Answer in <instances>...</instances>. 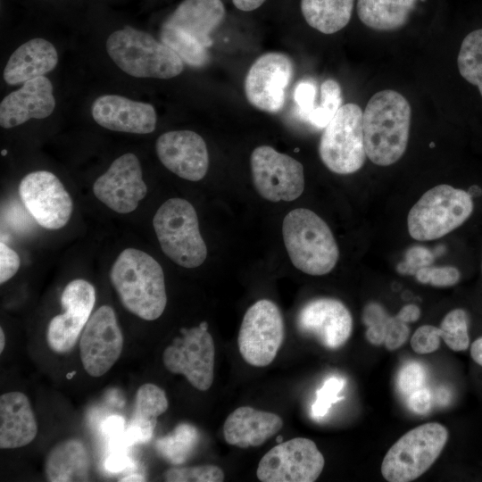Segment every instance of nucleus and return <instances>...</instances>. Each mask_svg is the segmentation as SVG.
Instances as JSON below:
<instances>
[{
	"label": "nucleus",
	"instance_id": "4468645a",
	"mask_svg": "<svg viewBox=\"0 0 482 482\" xmlns=\"http://www.w3.org/2000/svg\"><path fill=\"white\" fill-rule=\"evenodd\" d=\"M80 336L79 353L85 370L95 378L103 376L118 361L123 349V335L113 309L109 305L99 307Z\"/></svg>",
	"mask_w": 482,
	"mask_h": 482
},
{
	"label": "nucleus",
	"instance_id": "5fc2aeb1",
	"mask_svg": "<svg viewBox=\"0 0 482 482\" xmlns=\"http://www.w3.org/2000/svg\"><path fill=\"white\" fill-rule=\"evenodd\" d=\"M6 153H7V151H6V150H3V151H2V155H5V154H6Z\"/></svg>",
	"mask_w": 482,
	"mask_h": 482
},
{
	"label": "nucleus",
	"instance_id": "4be33fe9",
	"mask_svg": "<svg viewBox=\"0 0 482 482\" xmlns=\"http://www.w3.org/2000/svg\"><path fill=\"white\" fill-rule=\"evenodd\" d=\"M283 427L276 413L241 406L233 411L223 425L225 441L240 448L256 447L276 435Z\"/></svg>",
	"mask_w": 482,
	"mask_h": 482
},
{
	"label": "nucleus",
	"instance_id": "c85d7f7f",
	"mask_svg": "<svg viewBox=\"0 0 482 482\" xmlns=\"http://www.w3.org/2000/svg\"><path fill=\"white\" fill-rule=\"evenodd\" d=\"M354 0H301V12L309 26L323 34L344 29L351 20Z\"/></svg>",
	"mask_w": 482,
	"mask_h": 482
},
{
	"label": "nucleus",
	"instance_id": "39448f33",
	"mask_svg": "<svg viewBox=\"0 0 482 482\" xmlns=\"http://www.w3.org/2000/svg\"><path fill=\"white\" fill-rule=\"evenodd\" d=\"M153 225L162 252L176 264L196 268L207 256L194 206L183 198H170L155 212Z\"/></svg>",
	"mask_w": 482,
	"mask_h": 482
},
{
	"label": "nucleus",
	"instance_id": "20e7f679",
	"mask_svg": "<svg viewBox=\"0 0 482 482\" xmlns=\"http://www.w3.org/2000/svg\"><path fill=\"white\" fill-rule=\"evenodd\" d=\"M105 46L114 63L132 77L168 79L184 70V62L172 49L129 26L112 32Z\"/></svg>",
	"mask_w": 482,
	"mask_h": 482
},
{
	"label": "nucleus",
	"instance_id": "aec40b11",
	"mask_svg": "<svg viewBox=\"0 0 482 482\" xmlns=\"http://www.w3.org/2000/svg\"><path fill=\"white\" fill-rule=\"evenodd\" d=\"M95 121L107 129L133 134H149L155 129L156 112L150 104L118 95L97 97L91 107Z\"/></svg>",
	"mask_w": 482,
	"mask_h": 482
},
{
	"label": "nucleus",
	"instance_id": "58836bf2",
	"mask_svg": "<svg viewBox=\"0 0 482 482\" xmlns=\"http://www.w3.org/2000/svg\"><path fill=\"white\" fill-rule=\"evenodd\" d=\"M426 379V371L422 365L411 362L403 365L397 378V385L400 392L409 395L414 391L423 387Z\"/></svg>",
	"mask_w": 482,
	"mask_h": 482
},
{
	"label": "nucleus",
	"instance_id": "cd10ccee",
	"mask_svg": "<svg viewBox=\"0 0 482 482\" xmlns=\"http://www.w3.org/2000/svg\"><path fill=\"white\" fill-rule=\"evenodd\" d=\"M417 0H357V14L368 28L395 30L405 25Z\"/></svg>",
	"mask_w": 482,
	"mask_h": 482
},
{
	"label": "nucleus",
	"instance_id": "79ce46f5",
	"mask_svg": "<svg viewBox=\"0 0 482 482\" xmlns=\"http://www.w3.org/2000/svg\"><path fill=\"white\" fill-rule=\"evenodd\" d=\"M410 328L408 323L402 320L397 315L389 316L386 326L384 344L389 351L401 347L408 339Z\"/></svg>",
	"mask_w": 482,
	"mask_h": 482
},
{
	"label": "nucleus",
	"instance_id": "5701e85b",
	"mask_svg": "<svg viewBox=\"0 0 482 482\" xmlns=\"http://www.w3.org/2000/svg\"><path fill=\"white\" fill-rule=\"evenodd\" d=\"M225 13L221 0H184L162 26L181 31L208 48L212 44L211 34L221 24Z\"/></svg>",
	"mask_w": 482,
	"mask_h": 482
},
{
	"label": "nucleus",
	"instance_id": "f03ea898",
	"mask_svg": "<svg viewBox=\"0 0 482 482\" xmlns=\"http://www.w3.org/2000/svg\"><path fill=\"white\" fill-rule=\"evenodd\" d=\"M110 280L123 306L145 320L158 319L167 304L163 270L151 255L126 248L110 271Z\"/></svg>",
	"mask_w": 482,
	"mask_h": 482
},
{
	"label": "nucleus",
	"instance_id": "37998d69",
	"mask_svg": "<svg viewBox=\"0 0 482 482\" xmlns=\"http://www.w3.org/2000/svg\"><path fill=\"white\" fill-rule=\"evenodd\" d=\"M294 98L299 115L305 120L316 104L315 84L311 80H301L295 87Z\"/></svg>",
	"mask_w": 482,
	"mask_h": 482
},
{
	"label": "nucleus",
	"instance_id": "72a5a7b5",
	"mask_svg": "<svg viewBox=\"0 0 482 482\" xmlns=\"http://www.w3.org/2000/svg\"><path fill=\"white\" fill-rule=\"evenodd\" d=\"M440 337L446 345L453 351H464L469 347L468 320L461 309L448 312L442 320Z\"/></svg>",
	"mask_w": 482,
	"mask_h": 482
},
{
	"label": "nucleus",
	"instance_id": "09e8293b",
	"mask_svg": "<svg viewBox=\"0 0 482 482\" xmlns=\"http://www.w3.org/2000/svg\"><path fill=\"white\" fill-rule=\"evenodd\" d=\"M396 315L404 322L411 323L419 320L420 310L415 304H407L404 305Z\"/></svg>",
	"mask_w": 482,
	"mask_h": 482
},
{
	"label": "nucleus",
	"instance_id": "f8f14e48",
	"mask_svg": "<svg viewBox=\"0 0 482 482\" xmlns=\"http://www.w3.org/2000/svg\"><path fill=\"white\" fill-rule=\"evenodd\" d=\"M250 164L254 187L264 199L289 202L303 192V167L293 157L260 145L253 151Z\"/></svg>",
	"mask_w": 482,
	"mask_h": 482
},
{
	"label": "nucleus",
	"instance_id": "c03bdc74",
	"mask_svg": "<svg viewBox=\"0 0 482 482\" xmlns=\"http://www.w3.org/2000/svg\"><path fill=\"white\" fill-rule=\"evenodd\" d=\"M20 268V257L5 243H0V283L12 278Z\"/></svg>",
	"mask_w": 482,
	"mask_h": 482
},
{
	"label": "nucleus",
	"instance_id": "6ab92c4d",
	"mask_svg": "<svg viewBox=\"0 0 482 482\" xmlns=\"http://www.w3.org/2000/svg\"><path fill=\"white\" fill-rule=\"evenodd\" d=\"M155 151L161 162L179 177L198 181L207 173L209 154L204 138L191 130H174L162 134Z\"/></svg>",
	"mask_w": 482,
	"mask_h": 482
},
{
	"label": "nucleus",
	"instance_id": "423d86ee",
	"mask_svg": "<svg viewBox=\"0 0 482 482\" xmlns=\"http://www.w3.org/2000/svg\"><path fill=\"white\" fill-rule=\"evenodd\" d=\"M472 211L470 193L441 184L424 193L411 207L407 218L408 231L417 240L437 239L460 227Z\"/></svg>",
	"mask_w": 482,
	"mask_h": 482
},
{
	"label": "nucleus",
	"instance_id": "1a4fd4ad",
	"mask_svg": "<svg viewBox=\"0 0 482 482\" xmlns=\"http://www.w3.org/2000/svg\"><path fill=\"white\" fill-rule=\"evenodd\" d=\"M284 337L279 308L270 300L261 299L244 315L237 337L238 350L246 363L265 367L276 358Z\"/></svg>",
	"mask_w": 482,
	"mask_h": 482
},
{
	"label": "nucleus",
	"instance_id": "f3484780",
	"mask_svg": "<svg viewBox=\"0 0 482 482\" xmlns=\"http://www.w3.org/2000/svg\"><path fill=\"white\" fill-rule=\"evenodd\" d=\"M93 192L98 200L116 212L135 211L147 193L138 158L131 153L118 157L95 181Z\"/></svg>",
	"mask_w": 482,
	"mask_h": 482
},
{
	"label": "nucleus",
	"instance_id": "e433bc0d",
	"mask_svg": "<svg viewBox=\"0 0 482 482\" xmlns=\"http://www.w3.org/2000/svg\"><path fill=\"white\" fill-rule=\"evenodd\" d=\"M345 385V380L336 376L325 380L322 386L317 391L316 399L312 405V415L314 419L319 420L324 417L332 404L342 398L339 394Z\"/></svg>",
	"mask_w": 482,
	"mask_h": 482
},
{
	"label": "nucleus",
	"instance_id": "9d476101",
	"mask_svg": "<svg viewBox=\"0 0 482 482\" xmlns=\"http://www.w3.org/2000/svg\"><path fill=\"white\" fill-rule=\"evenodd\" d=\"M162 353L165 368L171 373L183 375L200 391L208 390L213 382L215 346L208 324L204 321L191 328H181Z\"/></svg>",
	"mask_w": 482,
	"mask_h": 482
},
{
	"label": "nucleus",
	"instance_id": "a211bd4d",
	"mask_svg": "<svg viewBox=\"0 0 482 482\" xmlns=\"http://www.w3.org/2000/svg\"><path fill=\"white\" fill-rule=\"evenodd\" d=\"M300 333L314 337L321 345L335 350L343 346L353 330L347 307L335 298L321 297L306 303L296 316Z\"/></svg>",
	"mask_w": 482,
	"mask_h": 482
},
{
	"label": "nucleus",
	"instance_id": "b1692460",
	"mask_svg": "<svg viewBox=\"0 0 482 482\" xmlns=\"http://www.w3.org/2000/svg\"><path fill=\"white\" fill-rule=\"evenodd\" d=\"M37 424L29 400L21 392H8L0 397V448L14 449L31 443Z\"/></svg>",
	"mask_w": 482,
	"mask_h": 482
},
{
	"label": "nucleus",
	"instance_id": "4c0bfd02",
	"mask_svg": "<svg viewBox=\"0 0 482 482\" xmlns=\"http://www.w3.org/2000/svg\"><path fill=\"white\" fill-rule=\"evenodd\" d=\"M415 277L422 284L446 287L455 285L461 275L458 269L453 266H428L419 270Z\"/></svg>",
	"mask_w": 482,
	"mask_h": 482
},
{
	"label": "nucleus",
	"instance_id": "a18cd8bd",
	"mask_svg": "<svg viewBox=\"0 0 482 482\" xmlns=\"http://www.w3.org/2000/svg\"><path fill=\"white\" fill-rule=\"evenodd\" d=\"M408 408L418 414L427 413L431 407V395L426 387H421L411 395L407 399Z\"/></svg>",
	"mask_w": 482,
	"mask_h": 482
},
{
	"label": "nucleus",
	"instance_id": "7c9ffc66",
	"mask_svg": "<svg viewBox=\"0 0 482 482\" xmlns=\"http://www.w3.org/2000/svg\"><path fill=\"white\" fill-rule=\"evenodd\" d=\"M457 65L461 76L476 86L482 96V29L470 32L463 38Z\"/></svg>",
	"mask_w": 482,
	"mask_h": 482
},
{
	"label": "nucleus",
	"instance_id": "f257e3e1",
	"mask_svg": "<svg viewBox=\"0 0 482 482\" xmlns=\"http://www.w3.org/2000/svg\"><path fill=\"white\" fill-rule=\"evenodd\" d=\"M411 117L408 100L395 90H381L370 98L362 114V129L366 155L374 164L388 166L403 155Z\"/></svg>",
	"mask_w": 482,
	"mask_h": 482
},
{
	"label": "nucleus",
	"instance_id": "603ef678",
	"mask_svg": "<svg viewBox=\"0 0 482 482\" xmlns=\"http://www.w3.org/2000/svg\"><path fill=\"white\" fill-rule=\"evenodd\" d=\"M119 481L120 482H138V481H145V478L140 475V474H136V473H133V474H130V475H128L126 477H123L122 478H120Z\"/></svg>",
	"mask_w": 482,
	"mask_h": 482
},
{
	"label": "nucleus",
	"instance_id": "9b49d317",
	"mask_svg": "<svg viewBox=\"0 0 482 482\" xmlns=\"http://www.w3.org/2000/svg\"><path fill=\"white\" fill-rule=\"evenodd\" d=\"M325 465L316 444L305 437L280 442L261 459L256 476L262 482H313Z\"/></svg>",
	"mask_w": 482,
	"mask_h": 482
},
{
	"label": "nucleus",
	"instance_id": "412c9836",
	"mask_svg": "<svg viewBox=\"0 0 482 482\" xmlns=\"http://www.w3.org/2000/svg\"><path fill=\"white\" fill-rule=\"evenodd\" d=\"M55 107L53 85L45 76L29 79L7 95L0 104V125L11 129L30 119H44Z\"/></svg>",
	"mask_w": 482,
	"mask_h": 482
},
{
	"label": "nucleus",
	"instance_id": "8fccbe9b",
	"mask_svg": "<svg viewBox=\"0 0 482 482\" xmlns=\"http://www.w3.org/2000/svg\"><path fill=\"white\" fill-rule=\"evenodd\" d=\"M236 8L243 12H252L261 7L266 0H231Z\"/></svg>",
	"mask_w": 482,
	"mask_h": 482
},
{
	"label": "nucleus",
	"instance_id": "c9c22d12",
	"mask_svg": "<svg viewBox=\"0 0 482 482\" xmlns=\"http://www.w3.org/2000/svg\"><path fill=\"white\" fill-rule=\"evenodd\" d=\"M389 316L379 303H370L364 307L362 320L367 326L365 336L370 344L378 345L384 343Z\"/></svg>",
	"mask_w": 482,
	"mask_h": 482
},
{
	"label": "nucleus",
	"instance_id": "dca6fc26",
	"mask_svg": "<svg viewBox=\"0 0 482 482\" xmlns=\"http://www.w3.org/2000/svg\"><path fill=\"white\" fill-rule=\"evenodd\" d=\"M95 303V287L87 280L78 278L66 285L61 295L65 312L50 320L46 331L47 344L54 352L63 353L72 349L91 316Z\"/></svg>",
	"mask_w": 482,
	"mask_h": 482
},
{
	"label": "nucleus",
	"instance_id": "a19ab883",
	"mask_svg": "<svg viewBox=\"0 0 482 482\" xmlns=\"http://www.w3.org/2000/svg\"><path fill=\"white\" fill-rule=\"evenodd\" d=\"M434 261L433 253L422 246H413L407 250L405 259L397 265V271L403 275H415L416 272L430 266Z\"/></svg>",
	"mask_w": 482,
	"mask_h": 482
},
{
	"label": "nucleus",
	"instance_id": "393cba45",
	"mask_svg": "<svg viewBox=\"0 0 482 482\" xmlns=\"http://www.w3.org/2000/svg\"><path fill=\"white\" fill-rule=\"evenodd\" d=\"M57 62L54 45L44 38H33L12 54L4 70V79L9 85L24 83L53 71Z\"/></svg>",
	"mask_w": 482,
	"mask_h": 482
},
{
	"label": "nucleus",
	"instance_id": "473e14b6",
	"mask_svg": "<svg viewBox=\"0 0 482 482\" xmlns=\"http://www.w3.org/2000/svg\"><path fill=\"white\" fill-rule=\"evenodd\" d=\"M342 90L337 81L324 80L320 86V100L311 112L307 122L318 129H324L342 106Z\"/></svg>",
	"mask_w": 482,
	"mask_h": 482
},
{
	"label": "nucleus",
	"instance_id": "bb28decb",
	"mask_svg": "<svg viewBox=\"0 0 482 482\" xmlns=\"http://www.w3.org/2000/svg\"><path fill=\"white\" fill-rule=\"evenodd\" d=\"M90 456L84 443L78 438L59 442L48 453L45 471L48 481H87Z\"/></svg>",
	"mask_w": 482,
	"mask_h": 482
},
{
	"label": "nucleus",
	"instance_id": "49530a36",
	"mask_svg": "<svg viewBox=\"0 0 482 482\" xmlns=\"http://www.w3.org/2000/svg\"><path fill=\"white\" fill-rule=\"evenodd\" d=\"M124 420L117 415L111 416L103 424V431L111 438L116 440L123 434Z\"/></svg>",
	"mask_w": 482,
	"mask_h": 482
},
{
	"label": "nucleus",
	"instance_id": "c756f323",
	"mask_svg": "<svg viewBox=\"0 0 482 482\" xmlns=\"http://www.w3.org/2000/svg\"><path fill=\"white\" fill-rule=\"evenodd\" d=\"M199 441L197 428L189 423H179L174 429L156 440L157 452L170 463H184L195 451Z\"/></svg>",
	"mask_w": 482,
	"mask_h": 482
},
{
	"label": "nucleus",
	"instance_id": "864d4df0",
	"mask_svg": "<svg viewBox=\"0 0 482 482\" xmlns=\"http://www.w3.org/2000/svg\"><path fill=\"white\" fill-rule=\"evenodd\" d=\"M5 345V337L2 328H0V353L3 352Z\"/></svg>",
	"mask_w": 482,
	"mask_h": 482
},
{
	"label": "nucleus",
	"instance_id": "7ed1b4c3",
	"mask_svg": "<svg viewBox=\"0 0 482 482\" xmlns=\"http://www.w3.org/2000/svg\"><path fill=\"white\" fill-rule=\"evenodd\" d=\"M283 240L293 265L312 276L330 272L339 250L328 224L314 212L297 208L289 212L282 223Z\"/></svg>",
	"mask_w": 482,
	"mask_h": 482
},
{
	"label": "nucleus",
	"instance_id": "2f4dec72",
	"mask_svg": "<svg viewBox=\"0 0 482 482\" xmlns=\"http://www.w3.org/2000/svg\"><path fill=\"white\" fill-rule=\"evenodd\" d=\"M160 37L162 43L192 67H203L210 61L208 48L181 31L162 26Z\"/></svg>",
	"mask_w": 482,
	"mask_h": 482
},
{
	"label": "nucleus",
	"instance_id": "0eeeda50",
	"mask_svg": "<svg viewBox=\"0 0 482 482\" xmlns=\"http://www.w3.org/2000/svg\"><path fill=\"white\" fill-rule=\"evenodd\" d=\"M447 439V429L437 422L411 429L385 455L381 464L383 478L389 482H409L418 478L436 461Z\"/></svg>",
	"mask_w": 482,
	"mask_h": 482
},
{
	"label": "nucleus",
	"instance_id": "2eb2a0df",
	"mask_svg": "<svg viewBox=\"0 0 482 482\" xmlns=\"http://www.w3.org/2000/svg\"><path fill=\"white\" fill-rule=\"evenodd\" d=\"M293 74V62L287 54L270 52L261 55L245 79L246 99L261 111L278 112L284 106L286 88Z\"/></svg>",
	"mask_w": 482,
	"mask_h": 482
},
{
	"label": "nucleus",
	"instance_id": "de8ad7c7",
	"mask_svg": "<svg viewBox=\"0 0 482 482\" xmlns=\"http://www.w3.org/2000/svg\"><path fill=\"white\" fill-rule=\"evenodd\" d=\"M130 461L127 455L120 452L112 453L104 462V467L110 472H120L128 468Z\"/></svg>",
	"mask_w": 482,
	"mask_h": 482
},
{
	"label": "nucleus",
	"instance_id": "ddd939ff",
	"mask_svg": "<svg viewBox=\"0 0 482 482\" xmlns=\"http://www.w3.org/2000/svg\"><path fill=\"white\" fill-rule=\"evenodd\" d=\"M19 194L29 212L41 227L59 229L68 223L73 203L54 173L37 170L27 174L20 183Z\"/></svg>",
	"mask_w": 482,
	"mask_h": 482
},
{
	"label": "nucleus",
	"instance_id": "ea45409f",
	"mask_svg": "<svg viewBox=\"0 0 482 482\" xmlns=\"http://www.w3.org/2000/svg\"><path fill=\"white\" fill-rule=\"evenodd\" d=\"M440 338L439 328L423 325L413 333L411 346L419 354L431 353L438 349Z\"/></svg>",
	"mask_w": 482,
	"mask_h": 482
},
{
	"label": "nucleus",
	"instance_id": "a878e982",
	"mask_svg": "<svg viewBox=\"0 0 482 482\" xmlns=\"http://www.w3.org/2000/svg\"><path fill=\"white\" fill-rule=\"evenodd\" d=\"M169 407L165 392L151 383L137 391L134 410L129 427L119 438L120 445L129 446L148 442L153 436L157 418Z\"/></svg>",
	"mask_w": 482,
	"mask_h": 482
},
{
	"label": "nucleus",
	"instance_id": "3c124183",
	"mask_svg": "<svg viewBox=\"0 0 482 482\" xmlns=\"http://www.w3.org/2000/svg\"><path fill=\"white\" fill-rule=\"evenodd\" d=\"M472 359L480 366H482V337L475 340L470 348Z\"/></svg>",
	"mask_w": 482,
	"mask_h": 482
},
{
	"label": "nucleus",
	"instance_id": "6e6552de",
	"mask_svg": "<svg viewBox=\"0 0 482 482\" xmlns=\"http://www.w3.org/2000/svg\"><path fill=\"white\" fill-rule=\"evenodd\" d=\"M362 111L355 104L342 105L324 128L319 145L322 162L337 174H351L364 164Z\"/></svg>",
	"mask_w": 482,
	"mask_h": 482
},
{
	"label": "nucleus",
	"instance_id": "f704fd0d",
	"mask_svg": "<svg viewBox=\"0 0 482 482\" xmlns=\"http://www.w3.org/2000/svg\"><path fill=\"white\" fill-rule=\"evenodd\" d=\"M169 482H221L225 478L223 470L215 465L194 467H171L163 474Z\"/></svg>",
	"mask_w": 482,
	"mask_h": 482
}]
</instances>
